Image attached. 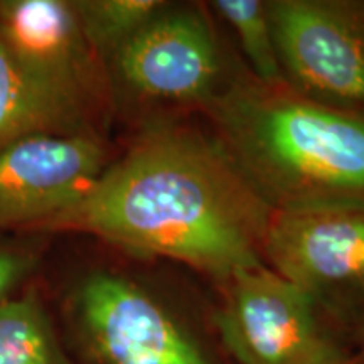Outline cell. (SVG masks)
<instances>
[{
    "instance_id": "14",
    "label": "cell",
    "mask_w": 364,
    "mask_h": 364,
    "mask_svg": "<svg viewBox=\"0 0 364 364\" xmlns=\"http://www.w3.org/2000/svg\"><path fill=\"white\" fill-rule=\"evenodd\" d=\"M33 267L31 255L0 248V302L7 300L9 292L26 279Z\"/></svg>"
},
{
    "instance_id": "13",
    "label": "cell",
    "mask_w": 364,
    "mask_h": 364,
    "mask_svg": "<svg viewBox=\"0 0 364 364\" xmlns=\"http://www.w3.org/2000/svg\"><path fill=\"white\" fill-rule=\"evenodd\" d=\"M213 6L233 27L257 80L265 85H285L267 2L216 0Z\"/></svg>"
},
{
    "instance_id": "4",
    "label": "cell",
    "mask_w": 364,
    "mask_h": 364,
    "mask_svg": "<svg viewBox=\"0 0 364 364\" xmlns=\"http://www.w3.org/2000/svg\"><path fill=\"white\" fill-rule=\"evenodd\" d=\"M285 83L364 115V2H267Z\"/></svg>"
},
{
    "instance_id": "10",
    "label": "cell",
    "mask_w": 364,
    "mask_h": 364,
    "mask_svg": "<svg viewBox=\"0 0 364 364\" xmlns=\"http://www.w3.org/2000/svg\"><path fill=\"white\" fill-rule=\"evenodd\" d=\"M85 134V105L31 71L0 39V149L27 136Z\"/></svg>"
},
{
    "instance_id": "5",
    "label": "cell",
    "mask_w": 364,
    "mask_h": 364,
    "mask_svg": "<svg viewBox=\"0 0 364 364\" xmlns=\"http://www.w3.org/2000/svg\"><path fill=\"white\" fill-rule=\"evenodd\" d=\"M76 317L97 364H211L181 322L125 277L90 275L76 294Z\"/></svg>"
},
{
    "instance_id": "8",
    "label": "cell",
    "mask_w": 364,
    "mask_h": 364,
    "mask_svg": "<svg viewBox=\"0 0 364 364\" xmlns=\"http://www.w3.org/2000/svg\"><path fill=\"white\" fill-rule=\"evenodd\" d=\"M105 171L90 134L36 135L0 149V228L48 223L73 206Z\"/></svg>"
},
{
    "instance_id": "15",
    "label": "cell",
    "mask_w": 364,
    "mask_h": 364,
    "mask_svg": "<svg viewBox=\"0 0 364 364\" xmlns=\"http://www.w3.org/2000/svg\"><path fill=\"white\" fill-rule=\"evenodd\" d=\"M359 343H361V356H359L358 359L364 361V318L361 322V329H359Z\"/></svg>"
},
{
    "instance_id": "1",
    "label": "cell",
    "mask_w": 364,
    "mask_h": 364,
    "mask_svg": "<svg viewBox=\"0 0 364 364\" xmlns=\"http://www.w3.org/2000/svg\"><path fill=\"white\" fill-rule=\"evenodd\" d=\"M272 213L220 144L157 129L43 226L95 235L226 282L263 265Z\"/></svg>"
},
{
    "instance_id": "16",
    "label": "cell",
    "mask_w": 364,
    "mask_h": 364,
    "mask_svg": "<svg viewBox=\"0 0 364 364\" xmlns=\"http://www.w3.org/2000/svg\"><path fill=\"white\" fill-rule=\"evenodd\" d=\"M361 363H363V361H361V359H356V361H354L353 364H361Z\"/></svg>"
},
{
    "instance_id": "3",
    "label": "cell",
    "mask_w": 364,
    "mask_h": 364,
    "mask_svg": "<svg viewBox=\"0 0 364 364\" xmlns=\"http://www.w3.org/2000/svg\"><path fill=\"white\" fill-rule=\"evenodd\" d=\"M216 326L238 364H353L324 329L316 297L265 265L225 282Z\"/></svg>"
},
{
    "instance_id": "11",
    "label": "cell",
    "mask_w": 364,
    "mask_h": 364,
    "mask_svg": "<svg viewBox=\"0 0 364 364\" xmlns=\"http://www.w3.org/2000/svg\"><path fill=\"white\" fill-rule=\"evenodd\" d=\"M0 364H68L34 295L0 302Z\"/></svg>"
},
{
    "instance_id": "7",
    "label": "cell",
    "mask_w": 364,
    "mask_h": 364,
    "mask_svg": "<svg viewBox=\"0 0 364 364\" xmlns=\"http://www.w3.org/2000/svg\"><path fill=\"white\" fill-rule=\"evenodd\" d=\"M113 56L120 78L142 97L208 105L220 93V53L198 12L166 7Z\"/></svg>"
},
{
    "instance_id": "2",
    "label": "cell",
    "mask_w": 364,
    "mask_h": 364,
    "mask_svg": "<svg viewBox=\"0 0 364 364\" xmlns=\"http://www.w3.org/2000/svg\"><path fill=\"white\" fill-rule=\"evenodd\" d=\"M206 107L226 156L273 211L364 208V115L258 80Z\"/></svg>"
},
{
    "instance_id": "9",
    "label": "cell",
    "mask_w": 364,
    "mask_h": 364,
    "mask_svg": "<svg viewBox=\"0 0 364 364\" xmlns=\"http://www.w3.org/2000/svg\"><path fill=\"white\" fill-rule=\"evenodd\" d=\"M0 39L41 78L86 105L98 85L95 51L73 2H0Z\"/></svg>"
},
{
    "instance_id": "6",
    "label": "cell",
    "mask_w": 364,
    "mask_h": 364,
    "mask_svg": "<svg viewBox=\"0 0 364 364\" xmlns=\"http://www.w3.org/2000/svg\"><path fill=\"white\" fill-rule=\"evenodd\" d=\"M263 258L314 297H364V208L273 211Z\"/></svg>"
},
{
    "instance_id": "12",
    "label": "cell",
    "mask_w": 364,
    "mask_h": 364,
    "mask_svg": "<svg viewBox=\"0 0 364 364\" xmlns=\"http://www.w3.org/2000/svg\"><path fill=\"white\" fill-rule=\"evenodd\" d=\"M81 29L95 53H113L149 24L166 4L159 0H81L73 2Z\"/></svg>"
}]
</instances>
